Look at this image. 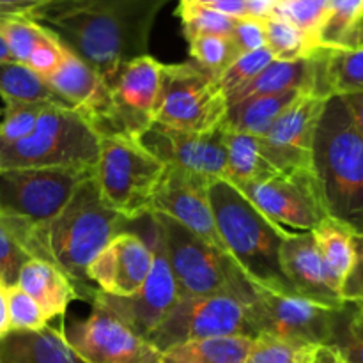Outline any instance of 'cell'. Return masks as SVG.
<instances>
[{
    "label": "cell",
    "mask_w": 363,
    "mask_h": 363,
    "mask_svg": "<svg viewBox=\"0 0 363 363\" xmlns=\"http://www.w3.org/2000/svg\"><path fill=\"white\" fill-rule=\"evenodd\" d=\"M169 0H46L27 16L106 82L147 55L152 25Z\"/></svg>",
    "instance_id": "cell-1"
},
{
    "label": "cell",
    "mask_w": 363,
    "mask_h": 363,
    "mask_svg": "<svg viewBox=\"0 0 363 363\" xmlns=\"http://www.w3.org/2000/svg\"><path fill=\"white\" fill-rule=\"evenodd\" d=\"M126 223L130 222L101 201L92 176L78 184L48 225L14 220L9 233L28 257L57 266L77 287L80 300L91 303L96 287L87 279L89 266L113 236L126 230Z\"/></svg>",
    "instance_id": "cell-2"
},
{
    "label": "cell",
    "mask_w": 363,
    "mask_h": 363,
    "mask_svg": "<svg viewBox=\"0 0 363 363\" xmlns=\"http://www.w3.org/2000/svg\"><path fill=\"white\" fill-rule=\"evenodd\" d=\"M312 172L326 216L363 234V137L340 96L326 101L319 119Z\"/></svg>",
    "instance_id": "cell-3"
},
{
    "label": "cell",
    "mask_w": 363,
    "mask_h": 363,
    "mask_svg": "<svg viewBox=\"0 0 363 363\" xmlns=\"http://www.w3.org/2000/svg\"><path fill=\"white\" fill-rule=\"evenodd\" d=\"M213 216L225 250L259 291L298 296L280 266V247L289 230L262 215L227 181L209 186Z\"/></svg>",
    "instance_id": "cell-4"
},
{
    "label": "cell",
    "mask_w": 363,
    "mask_h": 363,
    "mask_svg": "<svg viewBox=\"0 0 363 363\" xmlns=\"http://www.w3.org/2000/svg\"><path fill=\"white\" fill-rule=\"evenodd\" d=\"M149 216L162 238L163 252L176 280L177 296L229 294L247 305L255 300L259 289L229 254L213 247L170 216L162 213H151Z\"/></svg>",
    "instance_id": "cell-5"
},
{
    "label": "cell",
    "mask_w": 363,
    "mask_h": 363,
    "mask_svg": "<svg viewBox=\"0 0 363 363\" xmlns=\"http://www.w3.org/2000/svg\"><path fill=\"white\" fill-rule=\"evenodd\" d=\"M99 155V135L91 124L60 103H48L28 137L0 145V170L62 167L92 170Z\"/></svg>",
    "instance_id": "cell-6"
},
{
    "label": "cell",
    "mask_w": 363,
    "mask_h": 363,
    "mask_svg": "<svg viewBox=\"0 0 363 363\" xmlns=\"http://www.w3.org/2000/svg\"><path fill=\"white\" fill-rule=\"evenodd\" d=\"M165 165L140 140L128 135H101L94 181L99 197L128 222L151 215Z\"/></svg>",
    "instance_id": "cell-7"
},
{
    "label": "cell",
    "mask_w": 363,
    "mask_h": 363,
    "mask_svg": "<svg viewBox=\"0 0 363 363\" xmlns=\"http://www.w3.org/2000/svg\"><path fill=\"white\" fill-rule=\"evenodd\" d=\"M227 112V96L215 74L194 60L163 64L152 123L170 130L204 133L222 126Z\"/></svg>",
    "instance_id": "cell-8"
},
{
    "label": "cell",
    "mask_w": 363,
    "mask_h": 363,
    "mask_svg": "<svg viewBox=\"0 0 363 363\" xmlns=\"http://www.w3.org/2000/svg\"><path fill=\"white\" fill-rule=\"evenodd\" d=\"M233 335L255 339L247 303L229 294H211L177 296L176 303L145 340L163 353L190 340Z\"/></svg>",
    "instance_id": "cell-9"
},
{
    "label": "cell",
    "mask_w": 363,
    "mask_h": 363,
    "mask_svg": "<svg viewBox=\"0 0 363 363\" xmlns=\"http://www.w3.org/2000/svg\"><path fill=\"white\" fill-rule=\"evenodd\" d=\"M92 170L62 167L0 170V215L48 225Z\"/></svg>",
    "instance_id": "cell-10"
},
{
    "label": "cell",
    "mask_w": 363,
    "mask_h": 363,
    "mask_svg": "<svg viewBox=\"0 0 363 363\" xmlns=\"http://www.w3.org/2000/svg\"><path fill=\"white\" fill-rule=\"evenodd\" d=\"M340 308L269 291H259L255 300L247 305L248 321L255 337L269 335L312 346L332 344Z\"/></svg>",
    "instance_id": "cell-11"
},
{
    "label": "cell",
    "mask_w": 363,
    "mask_h": 363,
    "mask_svg": "<svg viewBox=\"0 0 363 363\" xmlns=\"http://www.w3.org/2000/svg\"><path fill=\"white\" fill-rule=\"evenodd\" d=\"M82 321L62 326L64 339L85 363H160V351L101 305Z\"/></svg>",
    "instance_id": "cell-12"
},
{
    "label": "cell",
    "mask_w": 363,
    "mask_h": 363,
    "mask_svg": "<svg viewBox=\"0 0 363 363\" xmlns=\"http://www.w3.org/2000/svg\"><path fill=\"white\" fill-rule=\"evenodd\" d=\"M240 191L272 222L301 233H311L326 218L312 169L277 172Z\"/></svg>",
    "instance_id": "cell-13"
},
{
    "label": "cell",
    "mask_w": 363,
    "mask_h": 363,
    "mask_svg": "<svg viewBox=\"0 0 363 363\" xmlns=\"http://www.w3.org/2000/svg\"><path fill=\"white\" fill-rule=\"evenodd\" d=\"M227 131L223 124L216 130L195 133L163 128L152 123L140 135V144L165 167L179 169L206 181L211 186L225 177Z\"/></svg>",
    "instance_id": "cell-14"
},
{
    "label": "cell",
    "mask_w": 363,
    "mask_h": 363,
    "mask_svg": "<svg viewBox=\"0 0 363 363\" xmlns=\"http://www.w3.org/2000/svg\"><path fill=\"white\" fill-rule=\"evenodd\" d=\"M163 64L142 55L124 64L110 82L112 106L101 135H128L140 138L152 124V110L158 99Z\"/></svg>",
    "instance_id": "cell-15"
},
{
    "label": "cell",
    "mask_w": 363,
    "mask_h": 363,
    "mask_svg": "<svg viewBox=\"0 0 363 363\" xmlns=\"http://www.w3.org/2000/svg\"><path fill=\"white\" fill-rule=\"evenodd\" d=\"M149 245H151L152 254H155L151 272L133 296H108V294L96 289L91 298V303L101 305L110 314L116 315L119 321H123L128 328L140 335L142 339H147L149 333L160 325V321L165 318L167 312L177 300L176 280L170 272L169 261H167V255L163 252L162 238H160L155 223H152V236Z\"/></svg>",
    "instance_id": "cell-16"
},
{
    "label": "cell",
    "mask_w": 363,
    "mask_h": 363,
    "mask_svg": "<svg viewBox=\"0 0 363 363\" xmlns=\"http://www.w3.org/2000/svg\"><path fill=\"white\" fill-rule=\"evenodd\" d=\"M330 98L303 92L268 130L261 140L262 156L277 172L311 170L319 119Z\"/></svg>",
    "instance_id": "cell-17"
},
{
    "label": "cell",
    "mask_w": 363,
    "mask_h": 363,
    "mask_svg": "<svg viewBox=\"0 0 363 363\" xmlns=\"http://www.w3.org/2000/svg\"><path fill=\"white\" fill-rule=\"evenodd\" d=\"M151 213H162L177 220L199 238L206 240L218 250H225L209 201V184L179 169L165 167L160 186L152 201Z\"/></svg>",
    "instance_id": "cell-18"
},
{
    "label": "cell",
    "mask_w": 363,
    "mask_h": 363,
    "mask_svg": "<svg viewBox=\"0 0 363 363\" xmlns=\"http://www.w3.org/2000/svg\"><path fill=\"white\" fill-rule=\"evenodd\" d=\"M152 257L151 245L124 230L113 236L91 262L87 279L108 296H133L151 272Z\"/></svg>",
    "instance_id": "cell-19"
},
{
    "label": "cell",
    "mask_w": 363,
    "mask_h": 363,
    "mask_svg": "<svg viewBox=\"0 0 363 363\" xmlns=\"http://www.w3.org/2000/svg\"><path fill=\"white\" fill-rule=\"evenodd\" d=\"M45 82L64 105L80 113L99 135L110 113L112 98L110 87L98 71L66 48L62 62Z\"/></svg>",
    "instance_id": "cell-20"
},
{
    "label": "cell",
    "mask_w": 363,
    "mask_h": 363,
    "mask_svg": "<svg viewBox=\"0 0 363 363\" xmlns=\"http://www.w3.org/2000/svg\"><path fill=\"white\" fill-rule=\"evenodd\" d=\"M280 266L298 296L330 308L346 303L311 233H289L280 247Z\"/></svg>",
    "instance_id": "cell-21"
},
{
    "label": "cell",
    "mask_w": 363,
    "mask_h": 363,
    "mask_svg": "<svg viewBox=\"0 0 363 363\" xmlns=\"http://www.w3.org/2000/svg\"><path fill=\"white\" fill-rule=\"evenodd\" d=\"M286 91H305L319 96L318 64L312 53L305 59L273 60L254 80L227 96V103L230 106L255 96H272Z\"/></svg>",
    "instance_id": "cell-22"
},
{
    "label": "cell",
    "mask_w": 363,
    "mask_h": 363,
    "mask_svg": "<svg viewBox=\"0 0 363 363\" xmlns=\"http://www.w3.org/2000/svg\"><path fill=\"white\" fill-rule=\"evenodd\" d=\"M16 286L41 307L48 321L62 318L71 301L80 300L73 282L57 266L39 259H28L21 266Z\"/></svg>",
    "instance_id": "cell-23"
},
{
    "label": "cell",
    "mask_w": 363,
    "mask_h": 363,
    "mask_svg": "<svg viewBox=\"0 0 363 363\" xmlns=\"http://www.w3.org/2000/svg\"><path fill=\"white\" fill-rule=\"evenodd\" d=\"M0 363H85L64 339L62 326L9 332L0 339Z\"/></svg>",
    "instance_id": "cell-24"
},
{
    "label": "cell",
    "mask_w": 363,
    "mask_h": 363,
    "mask_svg": "<svg viewBox=\"0 0 363 363\" xmlns=\"http://www.w3.org/2000/svg\"><path fill=\"white\" fill-rule=\"evenodd\" d=\"M318 62L319 96L363 92V48L319 46L312 52Z\"/></svg>",
    "instance_id": "cell-25"
},
{
    "label": "cell",
    "mask_w": 363,
    "mask_h": 363,
    "mask_svg": "<svg viewBox=\"0 0 363 363\" xmlns=\"http://www.w3.org/2000/svg\"><path fill=\"white\" fill-rule=\"evenodd\" d=\"M305 91H286L272 96H255L229 106L223 128L236 133L264 137L272 124L303 94Z\"/></svg>",
    "instance_id": "cell-26"
},
{
    "label": "cell",
    "mask_w": 363,
    "mask_h": 363,
    "mask_svg": "<svg viewBox=\"0 0 363 363\" xmlns=\"http://www.w3.org/2000/svg\"><path fill=\"white\" fill-rule=\"evenodd\" d=\"M227 131V130H225ZM227 167L223 181L234 188L248 186L275 176L277 170L262 156L261 140L255 135L227 131Z\"/></svg>",
    "instance_id": "cell-27"
},
{
    "label": "cell",
    "mask_w": 363,
    "mask_h": 363,
    "mask_svg": "<svg viewBox=\"0 0 363 363\" xmlns=\"http://www.w3.org/2000/svg\"><path fill=\"white\" fill-rule=\"evenodd\" d=\"M252 342L240 335L190 340L163 351L160 363H245Z\"/></svg>",
    "instance_id": "cell-28"
},
{
    "label": "cell",
    "mask_w": 363,
    "mask_h": 363,
    "mask_svg": "<svg viewBox=\"0 0 363 363\" xmlns=\"http://www.w3.org/2000/svg\"><path fill=\"white\" fill-rule=\"evenodd\" d=\"M315 247L332 275L333 282L342 289L347 273L354 262V234L346 225L326 216L318 227L311 230Z\"/></svg>",
    "instance_id": "cell-29"
},
{
    "label": "cell",
    "mask_w": 363,
    "mask_h": 363,
    "mask_svg": "<svg viewBox=\"0 0 363 363\" xmlns=\"http://www.w3.org/2000/svg\"><path fill=\"white\" fill-rule=\"evenodd\" d=\"M0 98L4 103H60L59 98L50 91L45 78L30 69L27 64L16 60L0 62Z\"/></svg>",
    "instance_id": "cell-30"
},
{
    "label": "cell",
    "mask_w": 363,
    "mask_h": 363,
    "mask_svg": "<svg viewBox=\"0 0 363 363\" xmlns=\"http://www.w3.org/2000/svg\"><path fill=\"white\" fill-rule=\"evenodd\" d=\"M266 34V48L273 53L275 60H296L311 57L315 46L303 32L287 20L269 16L262 20Z\"/></svg>",
    "instance_id": "cell-31"
},
{
    "label": "cell",
    "mask_w": 363,
    "mask_h": 363,
    "mask_svg": "<svg viewBox=\"0 0 363 363\" xmlns=\"http://www.w3.org/2000/svg\"><path fill=\"white\" fill-rule=\"evenodd\" d=\"M344 363H363V303L346 301L339 311L330 344Z\"/></svg>",
    "instance_id": "cell-32"
},
{
    "label": "cell",
    "mask_w": 363,
    "mask_h": 363,
    "mask_svg": "<svg viewBox=\"0 0 363 363\" xmlns=\"http://www.w3.org/2000/svg\"><path fill=\"white\" fill-rule=\"evenodd\" d=\"M319 346L269 335L255 337L245 363H308Z\"/></svg>",
    "instance_id": "cell-33"
},
{
    "label": "cell",
    "mask_w": 363,
    "mask_h": 363,
    "mask_svg": "<svg viewBox=\"0 0 363 363\" xmlns=\"http://www.w3.org/2000/svg\"><path fill=\"white\" fill-rule=\"evenodd\" d=\"M46 30L21 14H0V38L13 60L27 64L32 50L45 38Z\"/></svg>",
    "instance_id": "cell-34"
},
{
    "label": "cell",
    "mask_w": 363,
    "mask_h": 363,
    "mask_svg": "<svg viewBox=\"0 0 363 363\" xmlns=\"http://www.w3.org/2000/svg\"><path fill=\"white\" fill-rule=\"evenodd\" d=\"M328 11L330 0H280L273 16L293 23L314 43L315 48H319L318 35L328 16Z\"/></svg>",
    "instance_id": "cell-35"
},
{
    "label": "cell",
    "mask_w": 363,
    "mask_h": 363,
    "mask_svg": "<svg viewBox=\"0 0 363 363\" xmlns=\"http://www.w3.org/2000/svg\"><path fill=\"white\" fill-rule=\"evenodd\" d=\"M176 13L183 21L186 41L201 35H230L233 32L234 18L225 16L202 4H179Z\"/></svg>",
    "instance_id": "cell-36"
},
{
    "label": "cell",
    "mask_w": 363,
    "mask_h": 363,
    "mask_svg": "<svg viewBox=\"0 0 363 363\" xmlns=\"http://www.w3.org/2000/svg\"><path fill=\"white\" fill-rule=\"evenodd\" d=\"M188 46L191 60L216 78L240 57L230 35H201L190 39Z\"/></svg>",
    "instance_id": "cell-37"
},
{
    "label": "cell",
    "mask_w": 363,
    "mask_h": 363,
    "mask_svg": "<svg viewBox=\"0 0 363 363\" xmlns=\"http://www.w3.org/2000/svg\"><path fill=\"white\" fill-rule=\"evenodd\" d=\"M48 103H4L0 121V145L14 144L34 131L35 123Z\"/></svg>",
    "instance_id": "cell-38"
},
{
    "label": "cell",
    "mask_w": 363,
    "mask_h": 363,
    "mask_svg": "<svg viewBox=\"0 0 363 363\" xmlns=\"http://www.w3.org/2000/svg\"><path fill=\"white\" fill-rule=\"evenodd\" d=\"M363 14V0H330V11L318 35L319 46H340L358 18Z\"/></svg>",
    "instance_id": "cell-39"
},
{
    "label": "cell",
    "mask_w": 363,
    "mask_h": 363,
    "mask_svg": "<svg viewBox=\"0 0 363 363\" xmlns=\"http://www.w3.org/2000/svg\"><path fill=\"white\" fill-rule=\"evenodd\" d=\"M275 57L269 52L268 48L255 50V52L243 53V55L238 57L222 74H220L218 82L222 91L225 92V96H230L233 92H236L238 89H241L243 85H247L248 82L254 80L269 62H273Z\"/></svg>",
    "instance_id": "cell-40"
},
{
    "label": "cell",
    "mask_w": 363,
    "mask_h": 363,
    "mask_svg": "<svg viewBox=\"0 0 363 363\" xmlns=\"http://www.w3.org/2000/svg\"><path fill=\"white\" fill-rule=\"evenodd\" d=\"M11 332H38L48 326V318L38 303L18 286L7 287Z\"/></svg>",
    "instance_id": "cell-41"
},
{
    "label": "cell",
    "mask_w": 363,
    "mask_h": 363,
    "mask_svg": "<svg viewBox=\"0 0 363 363\" xmlns=\"http://www.w3.org/2000/svg\"><path fill=\"white\" fill-rule=\"evenodd\" d=\"M30 257H28L27 252L18 245V241L0 223V282L7 287L16 286L21 266Z\"/></svg>",
    "instance_id": "cell-42"
},
{
    "label": "cell",
    "mask_w": 363,
    "mask_h": 363,
    "mask_svg": "<svg viewBox=\"0 0 363 363\" xmlns=\"http://www.w3.org/2000/svg\"><path fill=\"white\" fill-rule=\"evenodd\" d=\"M64 50L66 48L52 34L46 32L45 38L32 50L30 57L27 60V66L41 78L50 77L59 67V64L62 62Z\"/></svg>",
    "instance_id": "cell-43"
},
{
    "label": "cell",
    "mask_w": 363,
    "mask_h": 363,
    "mask_svg": "<svg viewBox=\"0 0 363 363\" xmlns=\"http://www.w3.org/2000/svg\"><path fill=\"white\" fill-rule=\"evenodd\" d=\"M230 39H233L234 48L240 55L266 48V34L262 20L252 16L238 18V20H234Z\"/></svg>",
    "instance_id": "cell-44"
},
{
    "label": "cell",
    "mask_w": 363,
    "mask_h": 363,
    "mask_svg": "<svg viewBox=\"0 0 363 363\" xmlns=\"http://www.w3.org/2000/svg\"><path fill=\"white\" fill-rule=\"evenodd\" d=\"M344 301L363 303V234H354V262L340 289Z\"/></svg>",
    "instance_id": "cell-45"
},
{
    "label": "cell",
    "mask_w": 363,
    "mask_h": 363,
    "mask_svg": "<svg viewBox=\"0 0 363 363\" xmlns=\"http://www.w3.org/2000/svg\"><path fill=\"white\" fill-rule=\"evenodd\" d=\"M340 98L346 103L347 112H350L351 119H353L354 128L363 137V92H354V94H346L340 96Z\"/></svg>",
    "instance_id": "cell-46"
},
{
    "label": "cell",
    "mask_w": 363,
    "mask_h": 363,
    "mask_svg": "<svg viewBox=\"0 0 363 363\" xmlns=\"http://www.w3.org/2000/svg\"><path fill=\"white\" fill-rule=\"evenodd\" d=\"M208 7L225 14V16L234 18V20L248 16L247 2H245V0H215V2L209 4Z\"/></svg>",
    "instance_id": "cell-47"
},
{
    "label": "cell",
    "mask_w": 363,
    "mask_h": 363,
    "mask_svg": "<svg viewBox=\"0 0 363 363\" xmlns=\"http://www.w3.org/2000/svg\"><path fill=\"white\" fill-rule=\"evenodd\" d=\"M245 2H247L248 16L264 20V18L273 16L280 0H245Z\"/></svg>",
    "instance_id": "cell-48"
},
{
    "label": "cell",
    "mask_w": 363,
    "mask_h": 363,
    "mask_svg": "<svg viewBox=\"0 0 363 363\" xmlns=\"http://www.w3.org/2000/svg\"><path fill=\"white\" fill-rule=\"evenodd\" d=\"M46 0H0V14H27Z\"/></svg>",
    "instance_id": "cell-49"
},
{
    "label": "cell",
    "mask_w": 363,
    "mask_h": 363,
    "mask_svg": "<svg viewBox=\"0 0 363 363\" xmlns=\"http://www.w3.org/2000/svg\"><path fill=\"white\" fill-rule=\"evenodd\" d=\"M11 332L9 308H7V286L0 282V339Z\"/></svg>",
    "instance_id": "cell-50"
},
{
    "label": "cell",
    "mask_w": 363,
    "mask_h": 363,
    "mask_svg": "<svg viewBox=\"0 0 363 363\" xmlns=\"http://www.w3.org/2000/svg\"><path fill=\"white\" fill-rule=\"evenodd\" d=\"M340 46L342 48H363V14L358 18V21L353 25V28Z\"/></svg>",
    "instance_id": "cell-51"
},
{
    "label": "cell",
    "mask_w": 363,
    "mask_h": 363,
    "mask_svg": "<svg viewBox=\"0 0 363 363\" xmlns=\"http://www.w3.org/2000/svg\"><path fill=\"white\" fill-rule=\"evenodd\" d=\"M308 363H344L342 357L337 353L335 347L332 346H319L315 351L314 358Z\"/></svg>",
    "instance_id": "cell-52"
},
{
    "label": "cell",
    "mask_w": 363,
    "mask_h": 363,
    "mask_svg": "<svg viewBox=\"0 0 363 363\" xmlns=\"http://www.w3.org/2000/svg\"><path fill=\"white\" fill-rule=\"evenodd\" d=\"M6 60H13V57H11L9 50H7L4 39L0 38V62H6Z\"/></svg>",
    "instance_id": "cell-53"
},
{
    "label": "cell",
    "mask_w": 363,
    "mask_h": 363,
    "mask_svg": "<svg viewBox=\"0 0 363 363\" xmlns=\"http://www.w3.org/2000/svg\"><path fill=\"white\" fill-rule=\"evenodd\" d=\"M215 0H179V4H202V6H209Z\"/></svg>",
    "instance_id": "cell-54"
}]
</instances>
